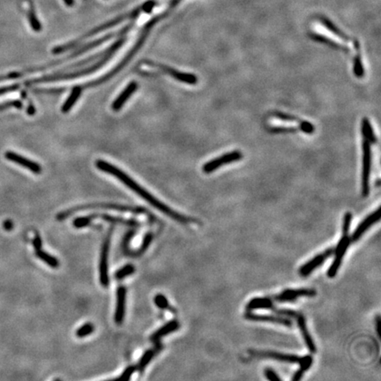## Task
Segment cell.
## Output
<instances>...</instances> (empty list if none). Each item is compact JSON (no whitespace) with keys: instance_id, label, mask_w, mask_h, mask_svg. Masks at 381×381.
Masks as SVG:
<instances>
[{"instance_id":"cell-1","label":"cell","mask_w":381,"mask_h":381,"mask_svg":"<svg viewBox=\"0 0 381 381\" xmlns=\"http://www.w3.org/2000/svg\"><path fill=\"white\" fill-rule=\"evenodd\" d=\"M95 166L101 171L114 176L115 178H118L119 180L123 183L125 186L130 188L132 191H134L142 199H145L147 202L152 205L153 207L157 208L161 213L165 214L166 216L171 217L173 220L177 221L181 223H188V222H192L189 217L180 215L177 212L172 210L171 208H169V207H167L165 204L161 203V201H159L157 198H155L152 194H150L148 190H145L143 187H140L139 184H137V182H135L133 179H131L127 174L125 173L118 167L112 165L108 161H103V160H96Z\"/></svg>"},{"instance_id":"cell-2","label":"cell","mask_w":381,"mask_h":381,"mask_svg":"<svg viewBox=\"0 0 381 381\" xmlns=\"http://www.w3.org/2000/svg\"><path fill=\"white\" fill-rule=\"evenodd\" d=\"M125 40H126L125 37L121 39V40H119L115 44L110 47V49H108L109 51H106L105 56H103L102 60L99 63L94 64L93 66H91V67L85 69V70H82V71H77V72H71V73H66V74H53V75H49V76L41 77V78H37V79L26 81V84H27V86H29V85L38 84V83H42V82L71 80V79H75V78H78V77L82 76V75H85V74H89V73H91V72H95L98 68L101 67L102 65L104 64L105 62L110 60L111 55L119 49V47L123 44Z\"/></svg>"},{"instance_id":"cell-3","label":"cell","mask_w":381,"mask_h":381,"mask_svg":"<svg viewBox=\"0 0 381 381\" xmlns=\"http://www.w3.org/2000/svg\"><path fill=\"white\" fill-rule=\"evenodd\" d=\"M140 13H141V9H140V6H139L138 8L132 10L131 13H126V14H124V15H121V16L116 18V19L112 20V21L106 22V23L102 24V25L100 26V27H97V28L94 29L93 30L89 31V33H87V34H84V35H82L81 38L77 39L75 41H73V42H69V43L64 44V45L55 47V48L53 49V51H52V53H53V54H59V53H62L64 51L71 50L72 48L77 46L80 42H82L85 39L89 38L90 36H93L95 34H98V33H100V32H102V31H104V30H109L110 28L118 25L120 22L126 21V20H128V19H134V18L138 17V16L140 15Z\"/></svg>"},{"instance_id":"cell-4","label":"cell","mask_w":381,"mask_h":381,"mask_svg":"<svg viewBox=\"0 0 381 381\" xmlns=\"http://www.w3.org/2000/svg\"><path fill=\"white\" fill-rule=\"evenodd\" d=\"M88 208H109V209H116V210H120V211L131 212V213H135V214H141L145 213L146 209L140 207H130V206H123V205H118V204H90L88 206H82V207H76V208H70L66 211L61 212L57 216L58 220H64L66 217L71 216L73 213L83 210V209H88Z\"/></svg>"},{"instance_id":"cell-5","label":"cell","mask_w":381,"mask_h":381,"mask_svg":"<svg viewBox=\"0 0 381 381\" xmlns=\"http://www.w3.org/2000/svg\"><path fill=\"white\" fill-rule=\"evenodd\" d=\"M363 178H362V194L366 198L370 192V173L372 164L371 142L365 134H363Z\"/></svg>"},{"instance_id":"cell-6","label":"cell","mask_w":381,"mask_h":381,"mask_svg":"<svg viewBox=\"0 0 381 381\" xmlns=\"http://www.w3.org/2000/svg\"><path fill=\"white\" fill-rule=\"evenodd\" d=\"M350 244H351V241H350V237H349V235L343 236L341 240L339 241L337 246L335 249V253H334L335 254L334 261L331 264L330 267L327 270V276L329 278H334L335 277V275H337L339 268L343 262L344 255L346 254L348 248Z\"/></svg>"},{"instance_id":"cell-7","label":"cell","mask_w":381,"mask_h":381,"mask_svg":"<svg viewBox=\"0 0 381 381\" xmlns=\"http://www.w3.org/2000/svg\"><path fill=\"white\" fill-rule=\"evenodd\" d=\"M242 158H243V154L240 151L235 150L232 152L222 155V157H217L216 159L208 161L202 167V169H203L204 173H211L222 166L229 164L233 161H239V160H241Z\"/></svg>"},{"instance_id":"cell-8","label":"cell","mask_w":381,"mask_h":381,"mask_svg":"<svg viewBox=\"0 0 381 381\" xmlns=\"http://www.w3.org/2000/svg\"><path fill=\"white\" fill-rule=\"evenodd\" d=\"M111 231H112V229H110V232L108 233V235L103 242L102 251H101V256H100V265H99L100 283L105 288L109 286V283H110L109 272H108V258H109Z\"/></svg>"},{"instance_id":"cell-9","label":"cell","mask_w":381,"mask_h":381,"mask_svg":"<svg viewBox=\"0 0 381 381\" xmlns=\"http://www.w3.org/2000/svg\"><path fill=\"white\" fill-rule=\"evenodd\" d=\"M316 290L314 288H298V289H292L287 288L278 295L272 296L273 301L284 303V302H295L299 297L306 296V297H314L316 296Z\"/></svg>"},{"instance_id":"cell-10","label":"cell","mask_w":381,"mask_h":381,"mask_svg":"<svg viewBox=\"0 0 381 381\" xmlns=\"http://www.w3.org/2000/svg\"><path fill=\"white\" fill-rule=\"evenodd\" d=\"M251 355L258 357H268L272 359L277 360L283 363L288 364H299L303 362L304 356H296V355H290V354H284L280 352L270 351V350H250Z\"/></svg>"},{"instance_id":"cell-11","label":"cell","mask_w":381,"mask_h":381,"mask_svg":"<svg viewBox=\"0 0 381 381\" xmlns=\"http://www.w3.org/2000/svg\"><path fill=\"white\" fill-rule=\"evenodd\" d=\"M334 253H335V248L330 247V248L326 249L325 252H323L321 254L315 256L314 258H312L308 262L305 263V265H303L300 267V269H299V274H300L301 276L302 277H307L308 275H311L317 267H320L327 258L331 257L334 254Z\"/></svg>"},{"instance_id":"cell-12","label":"cell","mask_w":381,"mask_h":381,"mask_svg":"<svg viewBox=\"0 0 381 381\" xmlns=\"http://www.w3.org/2000/svg\"><path fill=\"white\" fill-rule=\"evenodd\" d=\"M148 64H149L152 66H157L159 69H161L162 72L169 74V75H170V76L172 77L175 80H177V81H181V82L189 85L197 84V82H198V78L194 74H192V73L179 72L178 70H176L174 68L169 67V66L164 65V64H161L153 63V62H150V61L148 62Z\"/></svg>"},{"instance_id":"cell-13","label":"cell","mask_w":381,"mask_h":381,"mask_svg":"<svg viewBox=\"0 0 381 381\" xmlns=\"http://www.w3.org/2000/svg\"><path fill=\"white\" fill-rule=\"evenodd\" d=\"M380 220H381V212H380V208H379L377 210H375L371 215H369L367 217H365L363 222L357 226L356 230L354 231L350 237L351 243H356V242L358 241L364 233L366 232V230L370 229L373 224H375Z\"/></svg>"},{"instance_id":"cell-14","label":"cell","mask_w":381,"mask_h":381,"mask_svg":"<svg viewBox=\"0 0 381 381\" xmlns=\"http://www.w3.org/2000/svg\"><path fill=\"white\" fill-rule=\"evenodd\" d=\"M245 318L247 320L256 322H272L276 323L279 325H283L287 327H292L293 322L289 318L280 316V315H259V314H253L252 312H248L245 314Z\"/></svg>"},{"instance_id":"cell-15","label":"cell","mask_w":381,"mask_h":381,"mask_svg":"<svg viewBox=\"0 0 381 381\" xmlns=\"http://www.w3.org/2000/svg\"><path fill=\"white\" fill-rule=\"evenodd\" d=\"M4 157L9 161H13L18 165L22 166L26 169H29L33 173L40 174L42 172V168L36 161H31L26 157L20 156L17 153L8 151L4 154Z\"/></svg>"},{"instance_id":"cell-16","label":"cell","mask_w":381,"mask_h":381,"mask_svg":"<svg viewBox=\"0 0 381 381\" xmlns=\"http://www.w3.org/2000/svg\"><path fill=\"white\" fill-rule=\"evenodd\" d=\"M272 116H274L275 118H277V119H281V120H284V121H289V122L298 123L301 131H304L305 133L311 134V133H313L315 131V127H314L313 124L298 119V118H296V117L293 116V115L286 114V113L281 112V111H275V112L272 113Z\"/></svg>"},{"instance_id":"cell-17","label":"cell","mask_w":381,"mask_h":381,"mask_svg":"<svg viewBox=\"0 0 381 381\" xmlns=\"http://www.w3.org/2000/svg\"><path fill=\"white\" fill-rule=\"evenodd\" d=\"M126 299H127V289L123 286H120L117 290V305H116V312H115V321L117 324H121L125 318Z\"/></svg>"},{"instance_id":"cell-18","label":"cell","mask_w":381,"mask_h":381,"mask_svg":"<svg viewBox=\"0 0 381 381\" xmlns=\"http://www.w3.org/2000/svg\"><path fill=\"white\" fill-rule=\"evenodd\" d=\"M296 319L297 320V325H298V327L300 329L301 335H302L303 338H304V341H305V344L307 346V349H309V351L311 353H316L317 352V348H316V345L314 343L312 335H310L309 331H308V328H307V326H306V320H305V316L299 313Z\"/></svg>"},{"instance_id":"cell-19","label":"cell","mask_w":381,"mask_h":381,"mask_svg":"<svg viewBox=\"0 0 381 381\" xmlns=\"http://www.w3.org/2000/svg\"><path fill=\"white\" fill-rule=\"evenodd\" d=\"M137 88H138V83L136 81H131L129 84L127 85V88L124 89L122 93L119 95V96L117 97V99L112 103V105H111L112 110H115V111L121 110L127 100L130 98L132 94L135 92Z\"/></svg>"},{"instance_id":"cell-20","label":"cell","mask_w":381,"mask_h":381,"mask_svg":"<svg viewBox=\"0 0 381 381\" xmlns=\"http://www.w3.org/2000/svg\"><path fill=\"white\" fill-rule=\"evenodd\" d=\"M275 307L274 301L272 300L271 297H255L252 300L249 301V303L246 305V310L248 312H252L254 310L266 309L272 310Z\"/></svg>"},{"instance_id":"cell-21","label":"cell","mask_w":381,"mask_h":381,"mask_svg":"<svg viewBox=\"0 0 381 381\" xmlns=\"http://www.w3.org/2000/svg\"><path fill=\"white\" fill-rule=\"evenodd\" d=\"M179 327H180V324H179V322L178 320H171V321L168 322L166 325L161 327L160 329H158L151 336V340L154 341V342L158 341L161 337H163L165 335H169V334H171V333H173L175 331L178 330V329H179Z\"/></svg>"},{"instance_id":"cell-22","label":"cell","mask_w":381,"mask_h":381,"mask_svg":"<svg viewBox=\"0 0 381 381\" xmlns=\"http://www.w3.org/2000/svg\"><path fill=\"white\" fill-rule=\"evenodd\" d=\"M81 92H82V87L81 86H76L72 89V93L68 96L67 100L61 108L63 113H67L68 111L72 109L73 105L75 104V102L78 101V99L81 96Z\"/></svg>"},{"instance_id":"cell-23","label":"cell","mask_w":381,"mask_h":381,"mask_svg":"<svg viewBox=\"0 0 381 381\" xmlns=\"http://www.w3.org/2000/svg\"><path fill=\"white\" fill-rule=\"evenodd\" d=\"M320 21H321V23L323 25L326 26V28H327V30H330L333 34H335V35H337L340 38L343 39V41H346V42H353L354 39L350 38V37L348 36L347 34H344L342 30L338 29V28H337L332 21H329L327 18L321 17L320 18Z\"/></svg>"},{"instance_id":"cell-24","label":"cell","mask_w":381,"mask_h":381,"mask_svg":"<svg viewBox=\"0 0 381 381\" xmlns=\"http://www.w3.org/2000/svg\"><path fill=\"white\" fill-rule=\"evenodd\" d=\"M311 37L314 39V40H315V41L322 42V43H325L327 46L335 48V49H337V50H341V51H344V52H349V47L343 46V45L340 44L338 42L333 41V40H331V39L327 38V37L324 36V35H321V34H311Z\"/></svg>"},{"instance_id":"cell-25","label":"cell","mask_w":381,"mask_h":381,"mask_svg":"<svg viewBox=\"0 0 381 381\" xmlns=\"http://www.w3.org/2000/svg\"><path fill=\"white\" fill-rule=\"evenodd\" d=\"M313 361H314V358H313V356H304V359H303V362L301 363L300 364V369L297 371V372H296L295 373V374H294V376L292 377V381H300L301 379L303 378V376H304V373L307 371V370H309L310 367L312 366V364H313Z\"/></svg>"},{"instance_id":"cell-26","label":"cell","mask_w":381,"mask_h":381,"mask_svg":"<svg viewBox=\"0 0 381 381\" xmlns=\"http://www.w3.org/2000/svg\"><path fill=\"white\" fill-rule=\"evenodd\" d=\"M35 255L38 257L41 260H42L43 262L47 264L48 266L52 267V268H57L60 266V261L58 258H56L55 257L51 256L49 254H47L46 252L38 249L35 252Z\"/></svg>"},{"instance_id":"cell-27","label":"cell","mask_w":381,"mask_h":381,"mask_svg":"<svg viewBox=\"0 0 381 381\" xmlns=\"http://www.w3.org/2000/svg\"><path fill=\"white\" fill-rule=\"evenodd\" d=\"M362 132H363V134L366 135L371 143H373V144L377 143V138H376V136L374 134L372 125L370 123V121H369V119L367 118H364L363 119V122H362Z\"/></svg>"},{"instance_id":"cell-28","label":"cell","mask_w":381,"mask_h":381,"mask_svg":"<svg viewBox=\"0 0 381 381\" xmlns=\"http://www.w3.org/2000/svg\"><path fill=\"white\" fill-rule=\"evenodd\" d=\"M28 18H29V21H30V26H31L32 30L35 31V32L41 31L42 25H41V23L39 22L38 19L36 17V14H35V12H34L33 5L30 6V11L28 12Z\"/></svg>"},{"instance_id":"cell-29","label":"cell","mask_w":381,"mask_h":381,"mask_svg":"<svg viewBox=\"0 0 381 381\" xmlns=\"http://www.w3.org/2000/svg\"><path fill=\"white\" fill-rule=\"evenodd\" d=\"M135 272V267H133L131 264H128L126 265L125 267H122L121 269H119L118 271L116 272V278L118 280H122L124 278H126L127 276L133 274Z\"/></svg>"},{"instance_id":"cell-30","label":"cell","mask_w":381,"mask_h":381,"mask_svg":"<svg viewBox=\"0 0 381 381\" xmlns=\"http://www.w3.org/2000/svg\"><path fill=\"white\" fill-rule=\"evenodd\" d=\"M95 326L91 323H86L76 331V336L79 338H83L93 333Z\"/></svg>"},{"instance_id":"cell-31","label":"cell","mask_w":381,"mask_h":381,"mask_svg":"<svg viewBox=\"0 0 381 381\" xmlns=\"http://www.w3.org/2000/svg\"><path fill=\"white\" fill-rule=\"evenodd\" d=\"M272 312H274L275 314L280 315V316H284V317L289 318H296V317L298 316L299 313H297L296 311H293V310L289 309H282V308H277V307H274L271 310Z\"/></svg>"},{"instance_id":"cell-32","label":"cell","mask_w":381,"mask_h":381,"mask_svg":"<svg viewBox=\"0 0 381 381\" xmlns=\"http://www.w3.org/2000/svg\"><path fill=\"white\" fill-rule=\"evenodd\" d=\"M154 355H155L154 350H148V351L145 352L144 355L141 356L140 362H139V364H138V369H139L140 371L144 370V369L146 368V366H147V365L150 363V361L152 360Z\"/></svg>"},{"instance_id":"cell-33","label":"cell","mask_w":381,"mask_h":381,"mask_svg":"<svg viewBox=\"0 0 381 381\" xmlns=\"http://www.w3.org/2000/svg\"><path fill=\"white\" fill-rule=\"evenodd\" d=\"M268 130L271 132H275V133H282V132L284 133V132H296L300 129H299V127H282V126L275 127V126H273V127H269Z\"/></svg>"},{"instance_id":"cell-34","label":"cell","mask_w":381,"mask_h":381,"mask_svg":"<svg viewBox=\"0 0 381 381\" xmlns=\"http://www.w3.org/2000/svg\"><path fill=\"white\" fill-rule=\"evenodd\" d=\"M155 304L160 309H170L169 301L166 298L165 296L161 294H157V296H155Z\"/></svg>"},{"instance_id":"cell-35","label":"cell","mask_w":381,"mask_h":381,"mask_svg":"<svg viewBox=\"0 0 381 381\" xmlns=\"http://www.w3.org/2000/svg\"><path fill=\"white\" fill-rule=\"evenodd\" d=\"M352 218H353V216H352V214L350 213V212H347V213L344 215V216H343V236L349 235V229H350V224H351Z\"/></svg>"},{"instance_id":"cell-36","label":"cell","mask_w":381,"mask_h":381,"mask_svg":"<svg viewBox=\"0 0 381 381\" xmlns=\"http://www.w3.org/2000/svg\"><path fill=\"white\" fill-rule=\"evenodd\" d=\"M91 218L89 216H83V217H79L73 221V226L76 229H81L85 228L91 222Z\"/></svg>"},{"instance_id":"cell-37","label":"cell","mask_w":381,"mask_h":381,"mask_svg":"<svg viewBox=\"0 0 381 381\" xmlns=\"http://www.w3.org/2000/svg\"><path fill=\"white\" fill-rule=\"evenodd\" d=\"M136 371V367L135 366H133V365H131V366H129V367H127L125 371H124L123 373H122V374L119 376V378H117L116 380L117 381H129L130 380V378L131 377V375L133 374V373L135 372Z\"/></svg>"},{"instance_id":"cell-38","label":"cell","mask_w":381,"mask_h":381,"mask_svg":"<svg viewBox=\"0 0 381 381\" xmlns=\"http://www.w3.org/2000/svg\"><path fill=\"white\" fill-rule=\"evenodd\" d=\"M23 106V103L20 100H16V101H10V102H3V103H0V110H6L9 108H17V109H21Z\"/></svg>"},{"instance_id":"cell-39","label":"cell","mask_w":381,"mask_h":381,"mask_svg":"<svg viewBox=\"0 0 381 381\" xmlns=\"http://www.w3.org/2000/svg\"><path fill=\"white\" fill-rule=\"evenodd\" d=\"M264 374H265V377L267 378L268 381H282V379L278 376V374L275 373L273 369H266V370L264 371Z\"/></svg>"},{"instance_id":"cell-40","label":"cell","mask_w":381,"mask_h":381,"mask_svg":"<svg viewBox=\"0 0 381 381\" xmlns=\"http://www.w3.org/2000/svg\"><path fill=\"white\" fill-rule=\"evenodd\" d=\"M153 240V235L148 233V235L145 237L144 240L142 242V245L140 246V251H139V254H142L143 252L147 250L148 248V246H150L151 242Z\"/></svg>"},{"instance_id":"cell-41","label":"cell","mask_w":381,"mask_h":381,"mask_svg":"<svg viewBox=\"0 0 381 381\" xmlns=\"http://www.w3.org/2000/svg\"><path fill=\"white\" fill-rule=\"evenodd\" d=\"M19 89H20V85L19 84H13L7 86V87L0 88V95H4V94L11 93V92H13Z\"/></svg>"},{"instance_id":"cell-42","label":"cell","mask_w":381,"mask_h":381,"mask_svg":"<svg viewBox=\"0 0 381 381\" xmlns=\"http://www.w3.org/2000/svg\"><path fill=\"white\" fill-rule=\"evenodd\" d=\"M33 245H34L35 250L41 249V247H42V239H41V237L39 236V234H35L34 240H33Z\"/></svg>"},{"instance_id":"cell-43","label":"cell","mask_w":381,"mask_h":381,"mask_svg":"<svg viewBox=\"0 0 381 381\" xmlns=\"http://www.w3.org/2000/svg\"><path fill=\"white\" fill-rule=\"evenodd\" d=\"M4 229H7V230L12 229V228H13V223H12V222H11V221H6V222H4Z\"/></svg>"},{"instance_id":"cell-44","label":"cell","mask_w":381,"mask_h":381,"mask_svg":"<svg viewBox=\"0 0 381 381\" xmlns=\"http://www.w3.org/2000/svg\"><path fill=\"white\" fill-rule=\"evenodd\" d=\"M34 113H35V108H34V106L32 105V104H30V106H29V108H28V114L29 115H34Z\"/></svg>"},{"instance_id":"cell-45","label":"cell","mask_w":381,"mask_h":381,"mask_svg":"<svg viewBox=\"0 0 381 381\" xmlns=\"http://www.w3.org/2000/svg\"><path fill=\"white\" fill-rule=\"evenodd\" d=\"M376 325H377V333L379 336L381 337V330H380V325H381V318L380 316H377L376 318Z\"/></svg>"},{"instance_id":"cell-46","label":"cell","mask_w":381,"mask_h":381,"mask_svg":"<svg viewBox=\"0 0 381 381\" xmlns=\"http://www.w3.org/2000/svg\"><path fill=\"white\" fill-rule=\"evenodd\" d=\"M64 2L68 6H72L74 4V0H64Z\"/></svg>"}]
</instances>
